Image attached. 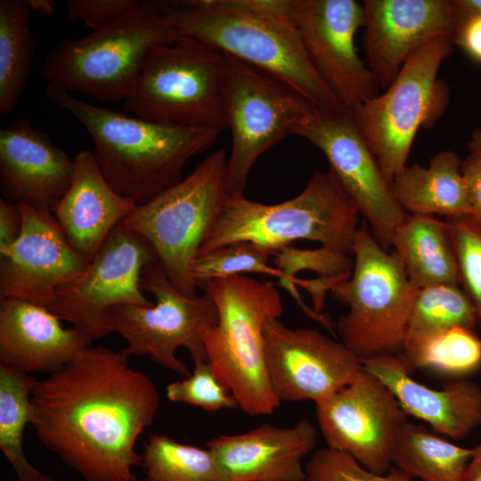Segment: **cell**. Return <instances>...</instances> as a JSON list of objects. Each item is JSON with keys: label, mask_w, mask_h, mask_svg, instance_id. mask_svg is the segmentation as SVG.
Listing matches in <instances>:
<instances>
[{"label": "cell", "mask_w": 481, "mask_h": 481, "mask_svg": "<svg viewBox=\"0 0 481 481\" xmlns=\"http://www.w3.org/2000/svg\"><path fill=\"white\" fill-rule=\"evenodd\" d=\"M180 37L162 13L160 1H140L88 36L57 45L45 58L43 77L69 93L125 102L151 51Z\"/></svg>", "instance_id": "obj_6"}, {"label": "cell", "mask_w": 481, "mask_h": 481, "mask_svg": "<svg viewBox=\"0 0 481 481\" xmlns=\"http://www.w3.org/2000/svg\"><path fill=\"white\" fill-rule=\"evenodd\" d=\"M272 255L265 249L247 241L223 246L208 254L198 257L193 266V277L200 287L209 280L228 277L242 273H260L276 277L298 305L303 300L284 273L269 265Z\"/></svg>", "instance_id": "obj_33"}, {"label": "cell", "mask_w": 481, "mask_h": 481, "mask_svg": "<svg viewBox=\"0 0 481 481\" xmlns=\"http://www.w3.org/2000/svg\"><path fill=\"white\" fill-rule=\"evenodd\" d=\"M141 287L155 298V303L113 307L109 314L111 332L126 340L131 355H149L159 365L189 377L192 372L176 351L184 347L193 363L208 362L202 337L217 323L214 302L205 293L194 297L181 293L157 260L144 267Z\"/></svg>", "instance_id": "obj_12"}, {"label": "cell", "mask_w": 481, "mask_h": 481, "mask_svg": "<svg viewBox=\"0 0 481 481\" xmlns=\"http://www.w3.org/2000/svg\"><path fill=\"white\" fill-rule=\"evenodd\" d=\"M446 222L461 284L475 307L481 331V222L472 216L450 217Z\"/></svg>", "instance_id": "obj_34"}, {"label": "cell", "mask_w": 481, "mask_h": 481, "mask_svg": "<svg viewBox=\"0 0 481 481\" xmlns=\"http://www.w3.org/2000/svg\"><path fill=\"white\" fill-rule=\"evenodd\" d=\"M143 481H224L211 451L151 435L142 453Z\"/></svg>", "instance_id": "obj_31"}, {"label": "cell", "mask_w": 481, "mask_h": 481, "mask_svg": "<svg viewBox=\"0 0 481 481\" xmlns=\"http://www.w3.org/2000/svg\"><path fill=\"white\" fill-rule=\"evenodd\" d=\"M222 92L232 134L228 191L237 199L244 197L257 159L286 136L298 135L318 109L281 78L226 53Z\"/></svg>", "instance_id": "obj_11"}, {"label": "cell", "mask_w": 481, "mask_h": 481, "mask_svg": "<svg viewBox=\"0 0 481 481\" xmlns=\"http://www.w3.org/2000/svg\"><path fill=\"white\" fill-rule=\"evenodd\" d=\"M290 17L316 71L346 110L379 94V86L356 50L365 25L355 0H291Z\"/></svg>", "instance_id": "obj_16"}, {"label": "cell", "mask_w": 481, "mask_h": 481, "mask_svg": "<svg viewBox=\"0 0 481 481\" xmlns=\"http://www.w3.org/2000/svg\"><path fill=\"white\" fill-rule=\"evenodd\" d=\"M19 239L0 254V298H16L49 308L57 291L80 275L89 262L69 242L52 211L18 204Z\"/></svg>", "instance_id": "obj_18"}, {"label": "cell", "mask_w": 481, "mask_h": 481, "mask_svg": "<svg viewBox=\"0 0 481 481\" xmlns=\"http://www.w3.org/2000/svg\"><path fill=\"white\" fill-rule=\"evenodd\" d=\"M224 53L180 37L152 49L124 109L140 118L216 130L228 128L222 92Z\"/></svg>", "instance_id": "obj_10"}, {"label": "cell", "mask_w": 481, "mask_h": 481, "mask_svg": "<svg viewBox=\"0 0 481 481\" xmlns=\"http://www.w3.org/2000/svg\"><path fill=\"white\" fill-rule=\"evenodd\" d=\"M37 379L0 365V450L18 481H54L27 459L23 432L32 420L31 390Z\"/></svg>", "instance_id": "obj_29"}, {"label": "cell", "mask_w": 481, "mask_h": 481, "mask_svg": "<svg viewBox=\"0 0 481 481\" xmlns=\"http://www.w3.org/2000/svg\"><path fill=\"white\" fill-rule=\"evenodd\" d=\"M474 448L457 445L422 425H404L392 453V465L422 481H464Z\"/></svg>", "instance_id": "obj_27"}, {"label": "cell", "mask_w": 481, "mask_h": 481, "mask_svg": "<svg viewBox=\"0 0 481 481\" xmlns=\"http://www.w3.org/2000/svg\"><path fill=\"white\" fill-rule=\"evenodd\" d=\"M160 5L180 36L273 74L320 110H346L307 55L290 17L291 0H179Z\"/></svg>", "instance_id": "obj_2"}, {"label": "cell", "mask_w": 481, "mask_h": 481, "mask_svg": "<svg viewBox=\"0 0 481 481\" xmlns=\"http://www.w3.org/2000/svg\"><path fill=\"white\" fill-rule=\"evenodd\" d=\"M317 431L302 419L292 427L265 423L207 444L224 481H306L304 458L314 449Z\"/></svg>", "instance_id": "obj_21"}, {"label": "cell", "mask_w": 481, "mask_h": 481, "mask_svg": "<svg viewBox=\"0 0 481 481\" xmlns=\"http://www.w3.org/2000/svg\"><path fill=\"white\" fill-rule=\"evenodd\" d=\"M265 362L279 402L317 404L349 385L363 370L346 346L316 330L291 329L278 319L264 330Z\"/></svg>", "instance_id": "obj_17"}, {"label": "cell", "mask_w": 481, "mask_h": 481, "mask_svg": "<svg viewBox=\"0 0 481 481\" xmlns=\"http://www.w3.org/2000/svg\"><path fill=\"white\" fill-rule=\"evenodd\" d=\"M306 481H412L396 468L372 473L350 456L330 448L316 451L305 468Z\"/></svg>", "instance_id": "obj_37"}, {"label": "cell", "mask_w": 481, "mask_h": 481, "mask_svg": "<svg viewBox=\"0 0 481 481\" xmlns=\"http://www.w3.org/2000/svg\"><path fill=\"white\" fill-rule=\"evenodd\" d=\"M45 96L84 126L107 182L138 205L180 182L188 160L207 151L220 134L127 116L90 104L53 85H47Z\"/></svg>", "instance_id": "obj_3"}, {"label": "cell", "mask_w": 481, "mask_h": 481, "mask_svg": "<svg viewBox=\"0 0 481 481\" xmlns=\"http://www.w3.org/2000/svg\"><path fill=\"white\" fill-rule=\"evenodd\" d=\"M464 481H481V443L474 448Z\"/></svg>", "instance_id": "obj_42"}, {"label": "cell", "mask_w": 481, "mask_h": 481, "mask_svg": "<svg viewBox=\"0 0 481 481\" xmlns=\"http://www.w3.org/2000/svg\"><path fill=\"white\" fill-rule=\"evenodd\" d=\"M25 0L0 1V113L17 106L33 69L36 40Z\"/></svg>", "instance_id": "obj_28"}, {"label": "cell", "mask_w": 481, "mask_h": 481, "mask_svg": "<svg viewBox=\"0 0 481 481\" xmlns=\"http://www.w3.org/2000/svg\"><path fill=\"white\" fill-rule=\"evenodd\" d=\"M325 156L337 179L367 222L379 245L388 251L396 227L407 213L347 110H317L298 134Z\"/></svg>", "instance_id": "obj_15"}, {"label": "cell", "mask_w": 481, "mask_h": 481, "mask_svg": "<svg viewBox=\"0 0 481 481\" xmlns=\"http://www.w3.org/2000/svg\"><path fill=\"white\" fill-rule=\"evenodd\" d=\"M363 368L394 394L407 415L427 422L436 434L453 440L481 426V387L458 379L435 389L415 380L403 353L363 362Z\"/></svg>", "instance_id": "obj_23"}, {"label": "cell", "mask_w": 481, "mask_h": 481, "mask_svg": "<svg viewBox=\"0 0 481 481\" xmlns=\"http://www.w3.org/2000/svg\"><path fill=\"white\" fill-rule=\"evenodd\" d=\"M390 247L418 289L433 285H460V271L446 221L434 216L407 214L396 227Z\"/></svg>", "instance_id": "obj_26"}, {"label": "cell", "mask_w": 481, "mask_h": 481, "mask_svg": "<svg viewBox=\"0 0 481 481\" xmlns=\"http://www.w3.org/2000/svg\"><path fill=\"white\" fill-rule=\"evenodd\" d=\"M461 162L457 152L442 151L429 159L428 167L406 165L390 183L395 199L411 215L470 216Z\"/></svg>", "instance_id": "obj_25"}, {"label": "cell", "mask_w": 481, "mask_h": 481, "mask_svg": "<svg viewBox=\"0 0 481 481\" xmlns=\"http://www.w3.org/2000/svg\"><path fill=\"white\" fill-rule=\"evenodd\" d=\"M365 63L387 89L409 57L427 42L452 37L459 12L453 0H363Z\"/></svg>", "instance_id": "obj_19"}, {"label": "cell", "mask_w": 481, "mask_h": 481, "mask_svg": "<svg viewBox=\"0 0 481 481\" xmlns=\"http://www.w3.org/2000/svg\"><path fill=\"white\" fill-rule=\"evenodd\" d=\"M461 14H481V0H453Z\"/></svg>", "instance_id": "obj_44"}, {"label": "cell", "mask_w": 481, "mask_h": 481, "mask_svg": "<svg viewBox=\"0 0 481 481\" xmlns=\"http://www.w3.org/2000/svg\"><path fill=\"white\" fill-rule=\"evenodd\" d=\"M353 259L351 275L330 289L333 298L348 307L335 322L340 342L362 363L401 353L419 289L400 258L379 245L364 219Z\"/></svg>", "instance_id": "obj_8"}, {"label": "cell", "mask_w": 481, "mask_h": 481, "mask_svg": "<svg viewBox=\"0 0 481 481\" xmlns=\"http://www.w3.org/2000/svg\"><path fill=\"white\" fill-rule=\"evenodd\" d=\"M166 395L171 402L192 404L208 412L238 407L236 399L208 362L194 363L189 377L167 386Z\"/></svg>", "instance_id": "obj_36"}, {"label": "cell", "mask_w": 481, "mask_h": 481, "mask_svg": "<svg viewBox=\"0 0 481 481\" xmlns=\"http://www.w3.org/2000/svg\"><path fill=\"white\" fill-rule=\"evenodd\" d=\"M273 261L293 287L298 283L296 274L300 271L310 270L320 277L339 282L351 275L354 266L352 256L322 246L316 249H300L291 245L277 252Z\"/></svg>", "instance_id": "obj_35"}, {"label": "cell", "mask_w": 481, "mask_h": 481, "mask_svg": "<svg viewBox=\"0 0 481 481\" xmlns=\"http://www.w3.org/2000/svg\"><path fill=\"white\" fill-rule=\"evenodd\" d=\"M74 165L72 183L52 213L73 249L90 262L138 204L110 185L92 151H79Z\"/></svg>", "instance_id": "obj_24"}, {"label": "cell", "mask_w": 481, "mask_h": 481, "mask_svg": "<svg viewBox=\"0 0 481 481\" xmlns=\"http://www.w3.org/2000/svg\"><path fill=\"white\" fill-rule=\"evenodd\" d=\"M22 230V216L18 204L0 199V254L19 239Z\"/></svg>", "instance_id": "obj_41"}, {"label": "cell", "mask_w": 481, "mask_h": 481, "mask_svg": "<svg viewBox=\"0 0 481 481\" xmlns=\"http://www.w3.org/2000/svg\"><path fill=\"white\" fill-rule=\"evenodd\" d=\"M453 46L449 36L427 42L382 94L347 110L389 184L406 166L418 130L435 126L449 104L450 89L437 74Z\"/></svg>", "instance_id": "obj_9"}, {"label": "cell", "mask_w": 481, "mask_h": 481, "mask_svg": "<svg viewBox=\"0 0 481 481\" xmlns=\"http://www.w3.org/2000/svg\"><path fill=\"white\" fill-rule=\"evenodd\" d=\"M84 330L65 329L45 306L16 298L0 301V365L51 374L92 346Z\"/></svg>", "instance_id": "obj_22"}, {"label": "cell", "mask_w": 481, "mask_h": 481, "mask_svg": "<svg viewBox=\"0 0 481 481\" xmlns=\"http://www.w3.org/2000/svg\"><path fill=\"white\" fill-rule=\"evenodd\" d=\"M227 159L224 150L214 151L123 221L148 242L171 283L188 297L197 295L193 266L200 249L230 200Z\"/></svg>", "instance_id": "obj_7"}, {"label": "cell", "mask_w": 481, "mask_h": 481, "mask_svg": "<svg viewBox=\"0 0 481 481\" xmlns=\"http://www.w3.org/2000/svg\"><path fill=\"white\" fill-rule=\"evenodd\" d=\"M30 11L52 16L55 12V3L52 0H25Z\"/></svg>", "instance_id": "obj_43"}, {"label": "cell", "mask_w": 481, "mask_h": 481, "mask_svg": "<svg viewBox=\"0 0 481 481\" xmlns=\"http://www.w3.org/2000/svg\"><path fill=\"white\" fill-rule=\"evenodd\" d=\"M74 170V159L29 120L0 130L2 199L52 211L70 186Z\"/></svg>", "instance_id": "obj_20"}, {"label": "cell", "mask_w": 481, "mask_h": 481, "mask_svg": "<svg viewBox=\"0 0 481 481\" xmlns=\"http://www.w3.org/2000/svg\"><path fill=\"white\" fill-rule=\"evenodd\" d=\"M200 288L218 314L217 323L202 337L208 363L243 412L272 414L281 403L266 374L264 330L282 314L278 290L243 274L209 280Z\"/></svg>", "instance_id": "obj_5"}, {"label": "cell", "mask_w": 481, "mask_h": 481, "mask_svg": "<svg viewBox=\"0 0 481 481\" xmlns=\"http://www.w3.org/2000/svg\"><path fill=\"white\" fill-rule=\"evenodd\" d=\"M130 356L126 348L91 346L32 387L30 425L85 481H139L135 444L159 396L152 380L129 366Z\"/></svg>", "instance_id": "obj_1"}, {"label": "cell", "mask_w": 481, "mask_h": 481, "mask_svg": "<svg viewBox=\"0 0 481 481\" xmlns=\"http://www.w3.org/2000/svg\"><path fill=\"white\" fill-rule=\"evenodd\" d=\"M452 42L470 58L481 62V14H461L459 12Z\"/></svg>", "instance_id": "obj_39"}, {"label": "cell", "mask_w": 481, "mask_h": 481, "mask_svg": "<svg viewBox=\"0 0 481 481\" xmlns=\"http://www.w3.org/2000/svg\"><path fill=\"white\" fill-rule=\"evenodd\" d=\"M138 0H69L68 18L97 30L135 8Z\"/></svg>", "instance_id": "obj_38"}, {"label": "cell", "mask_w": 481, "mask_h": 481, "mask_svg": "<svg viewBox=\"0 0 481 481\" xmlns=\"http://www.w3.org/2000/svg\"><path fill=\"white\" fill-rule=\"evenodd\" d=\"M157 260L146 240L120 223L86 270L57 291L48 310L94 339L111 333L110 311L118 306H150L141 287L144 267Z\"/></svg>", "instance_id": "obj_13"}, {"label": "cell", "mask_w": 481, "mask_h": 481, "mask_svg": "<svg viewBox=\"0 0 481 481\" xmlns=\"http://www.w3.org/2000/svg\"><path fill=\"white\" fill-rule=\"evenodd\" d=\"M359 216L334 175L316 172L298 195L281 203L230 199L198 257L240 241L251 242L273 257L297 240L317 241L353 257Z\"/></svg>", "instance_id": "obj_4"}, {"label": "cell", "mask_w": 481, "mask_h": 481, "mask_svg": "<svg viewBox=\"0 0 481 481\" xmlns=\"http://www.w3.org/2000/svg\"><path fill=\"white\" fill-rule=\"evenodd\" d=\"M468 149L469 153H480L481 154V129H476L468 143Z\"/></svg>", "instance_id": "obj_45"}, {"label": "cell", "mask_w": 481, "mask_h": 481, "mask_svg": "<svg viewBox=\"0 0 481 481\" xmlns=\"http://www.w3.org/2000/svg\"><path fill=\"white\" fill-rule=\"evenodd\" d=\"M473 217L481 222V154L469 153L461 162Z\"/></svg>", "instance_id": "obj_40"}, {"label": "cell", "mask_w": 481, "mask_h": 481, "mask_svg": "<svg viewBox=\"0 0 481 481\" xmlns=\"http://www.w3.org/2000/svg\"><path fill=\"white\" fill-rule=\"evenodd\" d=\"M454 327L474 330L477 327V313L466 292L451 284L420 289L409 318L403 351Z\"/></svg>", "instance_id": "obj_30"}, {"label": "cell", "mask_w": 481, "mask_h": 481, "mask_svg": "<svg viewBox=\"0 0 481 481\" xmlns=\"http://www.w3.org/2000/svg\"><path fill=\"white\" fill-rule=\"evenodd\" d=\"M315 416L327 448L375 474L391 469L395 442L408 421L394 394L364 368L346 387L315 404Z\"/></svg>", "instance_id": "obj_14"}, {"label": "cell", "mask_w": 481, "mask_h": 481, "mask_svg": "<svg viewBox=\"0 0 481 481\" xmlns=\"http://www.w3.org/2000/svg\"><path fill=\"white\" fill-rule=\"evenodd\" d=\"M412 370L428 369L461 378L481 367V338L474 330L454 327L402 352Z\"/></svg>", "instance_id": "obj_32"}]
</instances>
